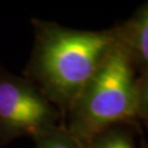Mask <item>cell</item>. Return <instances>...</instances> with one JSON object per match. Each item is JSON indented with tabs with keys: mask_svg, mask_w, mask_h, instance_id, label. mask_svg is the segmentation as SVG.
Returning a JSON list of instances; mask_svg holds the SVG:
<instances>
[{
	"mask_svg": "<svg viewBox=\"0 0 148 148\" xmlns=\"http://www.w3.org/2000/svg\"><path fill=\"white\" fill-rule=\"evenodd\" d=\"M34 44L24 77L65 116L82 88L119 42L117 27L77 30L32 20Z\"/></svg>",
	"mask_w": 148,
	"mask_h": 148,
	"instance_id": "cell-1",
	"label": "cell"
},
{
	"mask_svg": "<svg viewBox=\"0 0 148 148\" xmlns=\"http://www.w3.org/2000/svg\"><path fill=\"white\" fill-rule=\"evenodd\" d=\"M136 70L119 40L71 104L65 127L86 148L110 127L139 126Z\"/></svg>",
	"mask_w": 148,
	"mask_h": 148,
	"instance_id": "cell-2",
	"label": "cell"
},
{
	"mask_svg": "<svg viewBox=\"0 0 148 148\" xmlns=\"http://www.w3.org/2000/svg\"><path fill=\"white\" fill-rule=\"evenodd\" d=\"M58 110L24 76L0 66V146L58 125Z\"/></svg>",
	"mask_w": 148,
	"mask_h": 148,
	"instance_id": "cell-3",
	"label": "cell"
},
{
	"mask_svg": "<svg viewBox=\"0 0 148 148\" xmlns=\"http://www.w3.org/2000/svg\"><path fill=\"white\" fill-rule=\"evenodd\" d=\"M119 36L139 73L148 70V2L142 5L133 16L117 24Z\"/></svg>",
	"mask_w": 148,
	"mask_h": 148,
	"instance_id": "cell-4",
	"label": "cell"
},
{
	"mask_svg": "<svg viewBox=\"0 0 148 148\" xmlns=\"http://www.w3.org/2000/svg\"><path fill=\"white\" fill-rule=\"evenodd\" d=\"M87 148H137V146L131 131L124 125H119L95 135Z\"/></svg>",
	"mask_w": 148,
	"mask_h": 148,
	"instance_id": "cell-5",
	"label": "cell"
},
{
	"mask_svg": "<svg viewBox=\"0 0 148 148\" xmlns=\"http://www.w3.org/2000/svg\"><path fill=\"white\" fill-rule=\"evenodd\" d=\"M35 148H86L65 125H56L33 139Z\"/></svg>",
	"mask_w": 148,
	"mask_h": 148,
	"instance_id": "cell-6",
	"label": "cell"
},
{
	"mask_svg": "<svg viewBox=\"0 0 148 148\" xmlns=\"http://www.w3.org/2000/svg\"><path fill=\"white\" fill-rule=\"evenodd\" d=\"M138 122L148 130V70L137 76Z\"/></svg>",
	"mask_w": 148,
	"mask_h": 148,
	"instance_id": "cell-7",
	"label": "cell"
},
{
	"mask_svg": "<svg viewBox=\"0 0 148 148\" xmlns=\"http://www.w3.org/2000/svg\"><path fill=\"white\" fill-rule=\"evenodd\" d=\"M146 148H148V146H146Z\"/></svg>",
	"mask_w": 148,
	"mask_h": 148,
	"instance_id": "cell-8",
	"label": "cell"
}]
</instances>
